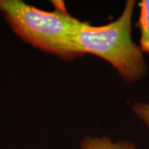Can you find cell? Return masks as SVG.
<instances>
[{
  "mask_svg": "<svg viewBox=\"0 0 149 149\" xmlns=\"http://www.w3.org/2000/svg\"><path fill=\"white\" fill-rule=\"evenodd\" d=\"M136 2L128 0L115 21L100 27L81 22L74 35L76 51L105 60L127 83H136L147 74L143 52L132 38V17Z\"/></svg>",
  "mask_w": 149,
  "mask_h": 149,
  "instance_id": "6da1fadb",
  "label": "cell"
},
{
  "mask_svg": "<svg viewBox=\"0 0 149 149\" xmlns=\"http://www.w3.org/2000/svg\"><path fill=\"white\" fill-rule=\"evenodd\" d=\"M54 12L41 10L20 0H0V12L17 35L33 47L64 60L81 56L74 45V35L81 21L65 7Z\"/></svg>",
  "mask_w": 149,
  "mask_h": 149,
  "instance_id": "7a4b0ae2",
  "label": "cell"
},
{
  "mask_svg": "<svg viewBox=\"0 0 149 149\" xmlns=\"http://www.w3.org/2000/svg\"><path fill=\"white\" fill-rule=\"evenodd\" d=\"M80 149H137L136 145L129 141L113 142L108 136L85 137L80 143Z\"/></svg>",
  "mask_w": 149,
  "mask_h": 149,
  "instance_id": "3957f363",
  "label": "cell"
},
{
  "mask_svg": "<svg viewBox=\"0 0 149 149\" xmlns=\"http://www.w3.org/2000/svg\"><path fill=\"white\" fill-rule=\"evenodd\" d=\"M140 14L137 26L140 31V45L143 53L149 54V0H143L139 3Z\"/></svg>",
  "mask_w": 149,
  "mask_h": 149,
  "instance_id": "277c9868",
  "label": "cell"
},
{
  "mask_svg": "<svg viewBox=\"0 0 149 149\" xmlns=\"http://www.w3.org/2000/svg\"><path fill=\"white\" fill-rule=\"evenodd\" d=\"M132 110L137 118L149 128V103L136 102L132 105Z\"/></svg>",
  "mask_w": 149,
  "mask_h": 149,
  "instance_id": "5b68a950",
  "label": "cell"
}]
</instances>
